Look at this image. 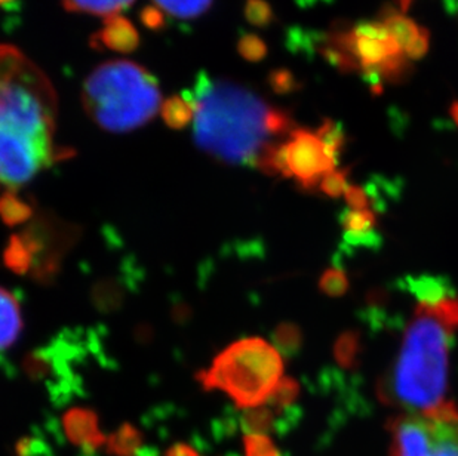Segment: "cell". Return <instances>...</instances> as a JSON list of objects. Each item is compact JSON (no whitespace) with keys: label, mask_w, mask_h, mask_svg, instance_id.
<instances>
[{"label":"cell","mask_w":458,"mask_h":456,"mask_svg":"<svg viewBox=\"0 0 458 456\" xmlns=\"http://www.w3.org/2000/svg\"><path fill=\"white\" fill-rule=\"evenodd\" d=\"M56 94L47 74L17 47L0 45V185L21 189L56 160Z\"/></svg>","instance_id":"cell-1"},{"label":"cell","mask_w":458,"mask_h":456,"mask_svg":"<svg viewBox=\"0 0 458 456\" xmlns=\"http://www.w3.org/2000/svg\"><path fill=\"white\" fill-rule=\"evenodd\" d=\"M189 98L196 146L223 164L255 168L268 148L294 131L288 113L230 79L199 74Z\"/></svg>","instance_id":"cell-2"},{"label":"cell","mask_w":458,"mask_h":456,"mask_svg":"<svg viewBox=\"0 0 458 456\" xmlns=\"http://www.w3.org/2000/svg\"><path fill=\"white\" fill-rule=\"evenodd\" d=\"M453 338L454 332L444 326L428 306L415 307L398 359L390 374L377 384L378 401L420 413L445 401Z\"/></svg>","instance_id":"cell-3"},{"label":"cell","mask_w":458,"mask_h":456,"mask_svg":"<svg viewBox=\"0 0 458 456\" xmlns=\"http://www.w3.org/2000/svg\"><path fill=\"white\" fill-rule=\"evenodd\" d=\"M82 104L88 116L112 134L139 130L162 107L159 83L132 61H107L83 82Z\"/></svg>","instance_id":"cell-4"},{"label":"cell","mask_w":458,"mask_h":456,"mask_svg":"<svg viewBox=\"0 0 458 456\" xmlns=\"http://www.w3.org/2000/svg\"><path fill=\"white\" fill-rule=\"evenodd\" d=\"M282 374L284 360L273 345L261 338H243L223 350L198 379L208 392L225 393L236 408L252 410L267 403Z\"/></svg>","instance_id":"cell-5"},{"label":"cell","mask_w":458,"mask_h":456,"mask_svg":"<svg viewBox=\"0 0 458 456\" xmlns=\"http://www.w3.org/2000/svg\"><path fill=\"white\" fill-rule=\"evenodd\" d=\"M324 55L343 72L362 73L372 87L385 80L401 82L410 72V61L380 20L334 31L327 39Z\"/></svg>","instance_id":"cell-6"},{"label":"cell","mask_w":458,"mask_h":456,"mask_svg":"<svg viewBox=\"0 0 458 456\" xmlns=\"http://www.w3.org/2000/svg\"><path fill=\"white\" fill-rule=\"evenodd\" d=\"M337 164L316 131L299 128L266 151L255 168L267 175L294 178L304 191H315Z\"/></svg>","instance_id":"cell-7"},{"label":"cell","mask_w":458,"mask_h":456,"mask_svg":"<svg viewBox=\"0 0 458 456\" xmlns=\"http://www.w3.org/2000/svg\"><path fill=\"white\" fill-rule=\"evenodd\" d=\"M390 456H458V426L407 413L387 422Z\"/></svg>","instance_id":"cell-8"},{"label":"cell","mask_w":458,"mask_h":456,"mask_svg":"<svg viewBox=\"0 0 458 456\" xmlns=\"http://www.w3.org/2000/svg\"><path fill=\"white\" fill-rule=\"evenodd\" d=\"M21 232L35 254L31 277L42 284L52 283L58 277L65 254L78 241V230L58 218L42 215L33 218Z\"/></svg>","instance_id":"cell-9"},{"label":"cell","mask_w":458,"mask_h":456,"mask_svg":"<svg viewBox=\"0 0 458 456\" xmlns=\"http://www.w3.org/2000/svg\"><path fill=\"white\" fill-rule=\"evenodd\" d=\"M63 433L70 443L78 446L83 456H97L106 446L107 437L101 433L96 410L89 408H72L61 419Z\"/></svg>","instance_id":"cell-10"},{"label":"cell","mask_w":458,"mask_h":456,"mask_svg":"<svg viewBox=\"0 0 458 456\" xmlns=\"http://www.w3.org/2000/svg\"><path fill=\"white\" fill-rule=\"evenodd\" d=\"M92 46L96 49L130 54L140 46V35L132 22L121 15L104 18V26L92 36Z\"/></svg>","instance_id":"cell-11"},{"label":"cell","mask_w":458,"mask_h":456,"mask_svg":"<svg viewBox=\"0 0 458 456\" xmlns=\"http://www.w3.org/2000/svg\"><path fill=\"white\" fill-rule=\"evenodd\" d=\"M398 288L410 292L424 306H437L448 298L457 297L454 284L445 275H407L398 280Z\"/></svg>","instance_id":"cell-12"},{"label":"cell","mask_w":458,"mask_h":456,"mask_svg":"<svg viewBox=\"0 0 458 456\" xmlns=\"http://www.w3.org/2000/svg\"><path fill=\"white\" fill-rule=\"evenodd\" d=\"M106 452L110 456H157L155 449L144 444L143 433L131 422H123L108 435Z\"/></svg>","instance_id":"cell-13"},{"label":"cell","mask_w":458,"mask_h":456,"mask_svg":"<svg viewBox=\"0 0 458 456\" xmlns=\"http://www.w3.org/2000/svg\"><path fill=\"white\" fill-rule=\"evenodd\" d=\"M21 307L17 297L0 288V351L13 345L21 334Z\"/></svg>","instance_id":"cell-14"},{"label":"cell","mask_w":458,"mask_h":456,"mask_svg":"<svg viewBox=\"0 0 458 456\" xmlns=\"http://www.w3.org/2000/svg\"><path fill=\"white\" fill-rule=\"evenodd\" d=\"M92 304L104 315L114 313L125 302L126 288L116 277H104L94 284L91 292Z\"/></svg>","instance_id":"cell-15"},{"label":"cell","mask_w":458,"mask_h":456,"mask_svg":"<svg viewBox=\"0 0 458 456\" xmlns=\"http://www.w3.org/2000/svg\"><path fill=\"white\" fill-rule=\"evenodd\" d=\"M380 21L385 24L386 29L389 30L394 42L401 47L403 55L408 47L414 44L415 39L423 33V27L417 26V22L412 21L411 18L405 17L403 13H396L394 9H387Z\"/></svg>","instance_id":"cell-16"},{"label":"cell","mask_w":458,"mask_h":456,"mask_svg":"<svg viewBox=\"0 0 458 456\" xmlns=\"http://www.w3.org/2000/svg\"><path fill=\"white\" fill-rule=\"evenodd\" d=\"M4 266L18 275L27 274L33 270L35 254L21 232L13 234L9 239L8 245L4 248Z\"/></svg>","instance_id":"cell-17"},{"label":"cell","mask_w":458,"mask_h":456,"mask_svg":"<svg viewBox=\"0 0 458 456\" xmlns=\"http://www.w3.org/2000/svg\"><path fill=\"white\" fill-rule=\"evenodd\" d=\"M333 353L343 369H358L363 353L362 334L353 329L343 332L334 342Z\"/></svg>","instance_id":"cell-18"},{"label":"cell","mask_w":458,"mask_h":456,"mask_svg":"<svg viewBox=\"0 0 458 456\" xmlns=\"http://www.w3.org/2000/svg\"><path fill=\"white\" fill-rule=\"evenodd\" d=\"M273 347L286 359H294L301 353L304 334L295 323L284 322L275 327L272 334Z\"/></svg>","instance_id":"cell-19"},{"label":"cell","mask_w":458,"mask_h":456,"mask_svg":"<svg viewBox=\"0 0 458 456\" xmlns=\"http://www.w3.org/2000/svg\"><path fill=\"white\" fill-rule=\"evenodd\" d=\"M162 119L173 130H184L195 119V107L189 97H177L165 99L160 107Z\"/></svg>","instance_id":"cell-20"},{"label":"cell","mask_w":458,"mask_h":456,"mask_svg":"<svg viewBox=\"0 0 458 456\" xmlns=\"http://www.w3.org/2000/svg\"><path fill=\"white\" fill-rule=\"evenodd\" d=\"M35 215V209L30 203L20 198L15 191H4L0 196V218L9 227L26 224Z\"/></svg>","instance_id":"cell-21"},{"label":"cell","mask_w":458,"mask_h":456,"mask_svg":"<svg viewBox=\"0 0 458 456\" xmlns=\"http://www.w3.org/2000/svg\"><path fill=\"white\" fill-rule=\"evenodd\" d=\"M134 4V0H63L70 13H89L98 17H112Z\"/></svg>","instance_id":"cell-22"},{"label":"cell","mask_w":458,"mask_h":456,"mask_svg":"<svg viewBox=\"0 0 458 456\" xmlns=\"http://www.w3.org/2000/svg\"><path fill=\"white\" fill-rule=\"evenodd\" d=\"M277 413L270 406H259L252 410H245L241 415V426L247 435H266L277 430Z\"/></svg>","instance_id":"cell-23"},{"label":"cell","mask_w":458,"mask_h":456,"mask_svg":"<svg viewBox=\"0 0 458 456\" xmlns=\"http://www.w3.org/2000/svg\"><path fill=\"white\" fill-rule=\"evenodd\" d=\"M156 6L171 17L191 20L204 15L214 0H153Z\"/></svg>","instance_id":"cell-24"},{"label":"cell","mask_w":458,"mask_h":456,"mask_svg":"<svg viewBox=\"0 0 458 456\" xmlns=\"http://www.w3.org/2000/svg\"><path fill=\"white\" fill-rule=\"evenodd\" d=\"M300 396V384L294 378L285 376L277 384L272 394L268 397L267 406H270L275 412L294 408V403Z\"/></svg>","instance_id":"cell-25"},{"label":"cell","mask_w":458,"mask_h":456,"mask_svg":"<svg viewBox=\"0 0 458 456\" xmlns=\"http://www.w3.org/2000/svg\"><path fill=\"white\" fill-rule=\"evenodd\" d=\"M351 288V282L346 273L340 267L328 268L320 275L319 289L320 292L325 293L329 298H340L346 295Z\"/></svg>","instance_id":"cell-26"},{"label":"cell","mask_w":458,"mask_h":456,"mask_svg":"<svg viewBox=\"0 0 458 456\" xmlns=\"http://www.w3.org/2000/svg\"><path fill=\"white\" fill-rule=\"evenodd\" d=\"M319 135L320 139L324 141L325 146L331 151V155L335 159L340 160L343 147H344V134H343V128L340 123L335 122L327 121L322 123L319 130L316 131Z\"/></svg>","instance_id":"cell-27"},{"label":"cell","mask_w":458,"mask_h":456,"mask_svg":"<svg viewBox=\"0 0 458 456\" xmlns=\"http://www.w3.org/2000/svg\"><path fill=\"white\" fill-rule=\"evenodd\" d=\"M243 451H245V456H282L275 442L266 435H245Z\"/></svg>","instance_id":"cell-28"},{"label":"cell","mask_w":458,"mask_h":456,"mask_svg":"<svg viewBox=\"0 0 458 456\" xmlns=\"http://www.w3.org/2000/svg\"><path fill=\"white\" fill-rule=\"evenodd\" d=\"M349 169H335L328 175H325L324 180L320 182V193L327 194L328 198H340L346 193L349 187Z\"/></svg>","instance_id":"cell-29"},{"label":"cell","mask_w":458,"mask_h":456,"mask_svg":"<svg viewBox=\"0 0 458 456\" xmlns=\"http://www.w3.org/2000/svg\"><path fill=\"white\" fill-rule=\"evenodd\" d=\"M245 18L255 27H267L273 21L272 6L266 0H247Z\"/></svg>","instance_id":"cell-30"},{"label":"cell","mask_w":458,"mask_h":456,"mask_svg":"<svg viewBox=\"0 0 458 456\" xmlns=\"http://www.w3.org/2000/svg\"><path fill=\"white\" fill-rule=\"evenodd\" d=\"M428 421L445 424V426H458V406L453 401H442L432 410L420 413Z\"/></svg>","instance_id":"cell-31"},{"label":"cell","mask_w":458,"mask_h":456,"mask_svg":"<svg viewBox=\"0 0 458 456\" xmlns=\"http://www.w3.org/2000/svg\"><path fill=\"white\" fill-rule=\"evenodd\" d=\"M424 306V304H423ZM428 310L437 316L439 322L450 331L458 329V297L448 298L445 301L439 302L437 306H428Z\"/></svg>","instance_id":"cell-32"},{"label":"cell","mask_w":458,"mask_h":456,"mask_svg":"<svg viewBox=\"0 0 458 456\" xmlns=\"http://www.w3.org/2000/svg\"><path fill=\"white\" fill-rule=\"evenodd\" d=\"M238 52L242 58L250 63H259L267 55V46L259 36L245 35L239 39Z\"/></svg>","instance_id":"cell-33"},{"label":"cell","mask_w":458,"mask_h":456,"mask_svg":"<svg viewBox=\"0 0 458 456\" xmlns=\"http://www.w3.org/2000/svg\"><path fill=\"white\" fill-rule=\"evenodd\" d=\"M13 453L15 456H52L47 442L38 435H26L18 440Z\"/></svg>","instance_id":"cell-34"},{"label":"cell","mask_w":458,"mask_h":456,"mask_svg":"<svg viewBox=\"0 0 458 456\" xmlns=\"http://www.w3.org/2000/svg\"><path fill=\"white\" fill-rule=\"evenodd\" d=\"M347 207L353 211H365V209H371V200L368 196V191L365 187L360 185H349L344 193Z\"/></svg>","instance_id":"cell-35"},{"label":"cell","mask_w":458,"mask_h":456,"mask_svg":"<svg viewBox=\"0 0 458 456\" xmlns=\"http://www.w3.org/2000/svg\"><path fill=\"white\" fill-rule=\"evenodd\" d=\"M270 85L273 91L286 94V92L294 91L297 83H295L294 74L290 73L288 70L281 69L270 74Z\"/></svg>","instance_id":"cell-36"},{"label":"cell","mask_w":458,"mask_h":456,"mask_svg":"<svg viewBox=\"0 0 458 456\" xmlns=\"http://www.w3.org/2000/svg\"><path fill=\"white\" fill-rule=\"evenodd\" d=\"M141 21L150 30H160L166 26L164 11H160L157 6H146L141 11Z\"/></svg>","instance_id":"cell-37"},{"label":"cell","mask_w":458,"mask_h":456,"mask_svg":"<svg viewBox=\"0 0 458 456\" xmlns=\"http://www.w3.org/2000/svg\"><path fill=\"white\" fill-rule=\"evenodd\" d=\"M368 310H383L390 301V291L386 288H372L368 291L367 298Z\"/></svg>","instance_id":"cell-38"},{"label":"cell","mask_w":458,"mask_h":456,"mask_svg":"<svg viewBox=\"0 0 458 456\" xmlns=\"http://www.w3.org/2000/svg\"><path fill=\"white\" fill-rule=\"evenodd\" d=\"M428 44H430V35H428V31L424 29L423 33L415 39L414 44L411 45L407 52H405L407 60L414 61L423 58V56L428 54Z\"/></svg>","instance_id":"cell-39"},{"label":"cell","mask_w":458,"mask_h":456,"mask_svg":"<svg viewBox=\"0 0 458 456\" xmlns=\"http://www.w3.org/2000/svg\"><path fill=\"white\" fill-rule=\"evenodd\" d=\"M164 456H204L199 449L191 443H184V442H178L169 446L166 449Z\"/></svg>","instance_id":"cell-40"},{"label":"cell","mask_w":458,"mask_h":456,"mask_svg":"<svg viewBox=\"0 0 458 456\" xmlns=\"http://www.w3.org/2000/svg\"><path fill=\"white\" fill-rule=\"evenodd\" d=\"M451 116H453V119H454L458 126V101H455V103L451 106Z\"/></svg>","instance_id":"cell-41"},{"label":"cell","mask_w":458,"mask_h":456,"mask_svg":"<svg viewBox=\"0 0 458 456\" xmlns=\"http://www.w3.org/2000/svg\"><path fill=\"white\" fill-rule=\"evenodd\" d=\"M411 2H412V0H399V4H401L403 9H407L408 6H410Z\"/></svg>","instance_id":"cell-42"},{"label":"cell","mask_w":458,"mask_h":456,"mask_svg":"<svg viewBox=\"0 0 458 456\" xmlns=\"http://www.w3.org/2000/svg\"><path fill=\"white\" fill-rule=\"evenodd\" d=\"M15 0H0V6H8V4H13Z\"/></svg>","instance_id":"cell-43"},{"label":"cell","mask_w":458,"mask_h":456,"mask_svg":"<svg viewBox=\"0 0 458 456\" xmlns=\"http://www.w3.org/2000/svg\"><path fill=\"white\" fill-rule=\"evenodd\" d=\"M227 456H238V455H227Z\"/></svg>","instance_id":"cell-44"}]
</instances>
